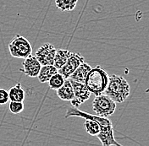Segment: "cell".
<instances>
[{
	"mask_svg": "<svg viewBox=\"0 0 149 146\" xmlns=\"http://www.w3.org/2000/svg\"><path fill=\"white\" fill-rule=\"evenodd\" d=\"M71 117H78V118H83L84 119H92L94 121H97L100 125V132L97 136L103 146L121 145L120 143L116 141L114 138L113 125L111 121L108 119V118L100 117L98 115L89 114L86 111H81L78 107H75L73 106H71L67 109L65 118H69Z\"/></svg>",
	"mask_w": 149,
	"mask_h": 146,
	"instance_id": "obj_1",
	"label": "cell"
},
{
	"mask_svg": "<svg viewBox=\"0 0 149 146\" xmlns=\"http://www.w3.org/2000/svg\"><path fill=\"white\" fill-rule=\"evenodd\" d=\"M130 87L127 80L120 75L113 74L109 76V83L103 94L110 97L116 103H121L130 95Z\"/></svg>",
	"mask_w": 149,
	"mask_h": 146,
	"instance_id": "obj_2",
	"label": "cell"
},
{
	"mask_svg": "<svg viewBox=\"0 0 149 146\" xmlns=\"http://www.w3.org/2000/svg\"><path fill=\"white\" fill-rule=\"evenodd\" d=\"M109 76L100 66L92 69L86 76L85 84L89 91L95 95L103 94L109 83Z\"/></svg>",
	"mask_w": 149,
	"mask_h": 146,
	"instance_id": "obj_3",
	"label": "cell"
},
{
	"mask_svg": "<svg viewBox=\"0 0 149 146\" xmlns=\"http://www.w3.org/2000/svg\"><path fill=\"white\" fill-rule=\"evenodd\" d=\"M9 52L15 58H26L32 53V46L26 37L16 35L9 42Z\"/></svg>",
	"mask_w": 149,
	"mask_h": 146,
	"instance_id": "obj_4",
	"label": "cell"
},
{
	"mask_svg": "<svg viewBox=\"0 0 149 146\" xmlns=\"http://www.w3.org/2000/svg\"><path fill=\"white\" fill-rule=\"evenodd\" d=\"M93 109L96 115L109 118L114 113L116 110V102L105 94H101L96 95L93 100Z\"/></svg>",
	"mask_w": 149,
	"mask_h": 146,
	"instance_id": "obj_5",
	"label": "cell"
},
{
	"mask_svg": "<svg viewBox=\"0 0 149 146\" xmlns=\"http://www.w3.org/2000/svg\"><path fill=\"white\" fill-rule=\"evenodd\" d=\"M70 82L72 84L74 94V98L73 100H70L71 106L75 107H79L82 103H84L85 101H86L90 98V95L92 93L89 91V90L87 89L85 83L77 82V81H74L72 80H70Z\"/></svg>",
	"mask_w": 149,
	"mask_h": 146,
	"instance_id": "obj_6",
	"label": "cell"
},
{
	"mask_svg": "<svg viewBox=\"0 0 149 146\" xmlns=\"http://www.w3.org/2000/svg\"><path fill=\"white\" fill-rule=\"evenodd\" d=\"M84 62V57L81 53L71 52L65 65L60 69H58V72L61 73L65 79H68L70 76V74L79 67V65Z\"/></svg>",
	"mask_w": 149,
	"mask_h": 146,
	"instance_id": "obj_7",
	"label": "cell"
},
{
	"mask_svg": "<svg viewBox=\"0 0 149 146\" xmlns=\"http://www.w3.org/2000/svg\"><path fill=\"white\" fill-rule=\"evenodd\" d=\"M56 51L57 49L54 45L45 43L37 49L35 56L42 65H54Z\"/></svg>",
	"mask_w": 149,
	"mask_h": 146,
	"instance_id": "obj_8",
	"label": "cell"
},
{
	"mask_svg": "<svg viewBox=\"0 0 149 146\" xmlns=\"http://www.w3.org/2000/svg\"><path fill=\"white\" fill-rule=\"evenodd\" d=\"M24 59L25 60L22 63V69L20 70L30 78L37 77L39 71L41 69L42 64L39 63L36 56L30 55Z\"/></svg>",
	"mask_w": 149,
	"mask_h": 146,
	"instance_id": "obj_9",
	"label": "cell"
},
{
	"mask_svg": "<svg viewBox=\"0 0 149 146\" xmlns=\"http://www.w3.org/2000/svg\"><path fill=\"white\" fill-rule=\"evenodd\" d=\"M56 94L58 96V98L62 100L70 101L74 99V90H73L72 84L70 82V80L69 78L65 79V83L63 84V85L56 91Z\"/></svg>",
	"mask_w": 149,
	"mask_h": 146,
	"instance_id": "obj_10",
	"label": "cell"
},
{
	"mask_svg": "<svg viewBox=\"0 0 149 146\" xmlns=\"http://www.w3.org/2000/svg\"><path fill=\"white\" fill-rule=\"evenodd\" d=\"M91 69H92L91 66L84 62L81 64H80L79 67L70 74L69 79L74 80V81H77V82L85 83L86 76Z\"/></svg>",
	"mask_w": 149,
	"mask_h": 146,
	"instance_id": "obj_11",
	"label": "cell"
},
{
	"mask_svg": "<svg viewBox=\"0 0 149 146\" xmlns=\"http://www.w3.org/2000/svg\"><path fill=\"white\" fill-rule=\"evenodd\" d=\"M56 73H58V69L54 65H42L37 75L38 80L41 83L48 82L50 78Z\"/></svg>",
	"mask_w": 149,
	"mask_h": 146,
	"instance_id": "obj_12",
	"label": "cell"
},
{
	"mask_svg": "<svg viewBox=\"0 0 149 146\" xmlns=\"http://www.w3.org/2000/svg\"><path fill=\"white\" fill-rule=\"evenodd\" d=\"M70 53H71V52H70L66 49H58L56 51L54 59V66L58 70L60 69L65 65Z\"/></svg>",
	"mask_w": 149,
	"mask_h": 146,
	"instance_id": "obj_13",
	"label": "cell"
},
{
	"mask_svg": "<svg viewBox=\"0 0 149 146\" xmlns=\"http://www.w3.org/2000/svg\"><path fill=\"white\" fill-rule=\"evenodd\" d=\"M25 95V91L23 90L20 83L14 85L9 91V98L11 101H24Z\"/></svg>",
	"mask_w": 149,
	"mask_h": 146,
	"instance_id": "obj_14",
	"label": "cell"
},
{
	"mask_svg": "<svg viewBox=\"0 0 149 146\" xmlns=\"http://www.w3.org/2000/svg\"><path fill=\"white\" fill-rule=\"evenodd\" d=\"M78 0H55L56 7L63 12L72 11L76 7Z\"/></svg>",
	"mask_w": 149,
	"mask_h": 146,
	"instance_id": "obj_15",
	"label": "cell"
},
{
	"mask_svg": "<svg viewBox=\"0 0 149 146\" xmlns=\"http://www.w3.org/2000/svg\"><path fill=\"white\" fill-rule=\"evenodd\" d=\"M84 126L87 134L92 136H97L100 132V125L97 121H94L92 119H86L84 122Z\"/></svg>",
	"mask_w": 149,
	"mask_h": 146,
	"instance_id": "obj_16",
	"label": "cell"
},
{
	"mask_svg": "<svg viewBox=\"0 0 149 146\" xmlns=\"http://www.w3.org/2000/svg\"><path fill=\"white\" fill-rule=\"evenodd\" d=\"M65 78L60 73H56L55 74H54L50 80H48V84H49V88L52 90L57 91L58 88H60L63 84L65 83Z\"/></svg>",
	"mask_w": 149,
	"mask_h": 146,
	"instance_id": "obj_17",
	"label": "cell"
},
{
	"mask_svg": "<svg viewBox=\"0 0 149 146\" xmlns=\"http://www.w3.org/2000/svg\"><path fill=\"white\" fill-rule=\"evenodd\" d=\"M9 111L13 114H19L24 110V103L23 101H11L9 104Z\"/></svg>",
	"mask_w": 149,
	"mask_h": 146,
	"instance_id": "obj_18",
	"label": "cell"
},
{
	"mask_svg": "<svg viewBox=\"0 0 149 146\" xmlns=\"http://www.w3.org/2000/svg\"><path fill=\"white\" fill-rule=\"evenodd\" d=\"M9 91L0 88V105H4L9 102Z\"/></svg>",
	"mask_w": 149,
	"mask_h": 146,
	"instance_id": "obj_19",
	"label": "cell"
}]
</instances>
